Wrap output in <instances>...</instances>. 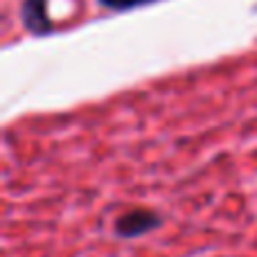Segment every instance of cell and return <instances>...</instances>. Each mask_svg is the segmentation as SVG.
Wrapping results in <instances>:
<instances>
[{"instance_id": "6da1fadb", "label": "cell", "mask_w": 257, "mask_h": 257, "mask_svg": "<svg viewBox=\"0 0 257 257\" xmlns=\"http://www.w3.org/2000/svg\"><path fill=\"white\" fill-rule=\"evenodd\" d=\"M160 226H163V219L154 210L133 208L115 219V235L122 239H136V237L147 235V232L156 230Z\"/></svg>"}, {"instance_id": "3957f363", "label": "cell", "mask_w": 257, "mask_h": 257, "mask_svg": "<svg viewBox=\"0 0 257 257\" xmlns=\"http://www.w3.org/2000/svg\"><path fill=\"white\" fill-rule=\"evenodd\" d=\"M104 7L113 9V12H128V9L142 7V5H149L154 0H99Z\"/></svg>"}, {"instance_id": "7a4b0ae2", "label": "cell", "mask_w": 257, "mask_h": 257, "mask_svg": "<svg viewBox=\"0 0 257 257\" xmlns=\"http://www.w3.org/2000/svg\"><path fill=\"white\" fill-rule=\"evenodd\" d=\"M48 0H23L21 3V21L27 32L36 36H48L52 32V21L45 14Z\"/></svg>"}]
</instances>
